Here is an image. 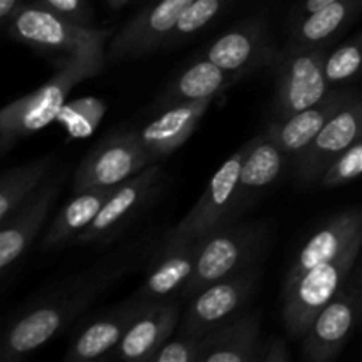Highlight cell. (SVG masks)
Masks as SVG:
<instances>
[{
    "mask_svg": "<svg viewBox=\"0 0 362 362\" xmlns=\"http://www.w3.org/2000/svg\"><path fill=\"white\" fill-rule=\"evenodd\" d=\"M148 251L151 240H133L99 258L90 267L45 290L6 329L0 345V361H20L42 349L66 331L106 290L131 274L145 260Z\"/></svg>",
    "mask_w": 362,
    "mask_h": 362,
    "instance_id": "cell-1",
    "label": "cell"
},
{
    "mask_svg": "<svg viewBox=\"0 0 362 362\" xmlns=\"http://www.w3.org/2000/svg\"><path fill=\"white\" fill-rule=\"evenodd\" d=\"M106 60L88 57H59L52 76L35 90L14 99L0 112V151L6 154L18 140L57 120L74 87L103 71Z\"/></svg>",
    "mask_w": 362,
    "mask_h": 362,
    "instance_id": "cell-2",
    "label": "cell"
},
{
    "mask_svg": "<svg viewBox=\"0 0 362 362\" xmlns=\"http://www.w3.org/2000/svg\"><path fill=\"white\" fill-rule=\"evenodd\" d=\"M269 243L267 221H232L202 237L197 265L180 297L193 299L198 292L228 276L258 267Z\"/></svg>",
    "mask_w": 362,
    "mask_h": 362,
    "instance_id": "cell-3",
    "label": "cell"
},
{
    "mask_svg": "<svg viewBox=\"0 0 362 362\" xmlns=\"http://www.w3.org/2000/svg\"><path fill=\"white\" fill-rule=\"evenodd\" d=\"M11 39L42 53L106 60L105 45L112 32L74 23L34 2H25L6 25Z\"/></svg>",
    "mask_w": 362,
    "mask_h": 362,
    "instance_id": "cell-4",
    "label": "cell"
},
{
    "mask_svg": "<svg viewBox=\"0 0 362 362\" xmlns=\"http://www.w3.org/2000/svg\"><path fill=\"white\" fill-rule=\"evenodd\" d=\"M361 250L362 235L338 258L310 269L288 286H283L281 318L290 338L303 339L317 315L341 292L356 267Z\"/></svg>",
    "mask_w": 362,
    "mask_h": 362,
    "instance_id": "cell-5",
    "label": "cell"
},
{
    "mask_svg": "<svg viewBox=\"0 0 362 362\" xmlns=\"http://www.w3.org/2000/svg\"><path fill=\"white\" fill-rule=\"evenodd\" d=\"M325 55L322 46L288 42L279 49L272 64L276 71L274 112L278 119L293 115L320 103L332 87L325 74Z\"/></svg>",
    "mask_w": 362,
    "mask_h": 362,
    "instance_id": "cell-6",
    "label": "cell"
},
{
    "mask_svg": "<svg viewBox=\"0 0 362 362\" xmlns=\"http://www.w3.org/2000/svg\"><path fill=\"white\" fill-rule=\"evenodd\" d=\"M260 281L262 271L255 267L205 286L182 313L175 334L204 339L246 306L257 293Z\"/></svg>",
    "mask_w": 362,
    "mask_h": 362,
    "instance_id": "cell-7",
    "label": "cell"
},
{
    "mask_svg": "<svg viewBox=\"0 0 362 362\" xmlns=\"http://www.w3.org/2000/svg\"><path fill=\"white\" fill-rule=\"evenodd\" d=\"M154 158L141 144L138 131L108 134L83 158L73 175V193L101 186H117L152 165Z\"/></svg>",
    "mask_w": 362,
    "mask_h": 362,
    "instance_id": "cell-8",
    "label": "cell"
},
{
    "mask_svg": "<svg viewBox=\"0 0 362 362\" xmlns=\"http://www.w3.org/2000/svg\"><path fill=\"white\" fill-rule=\"evenodd\" d=\"M251 140L239 151L233 152L218 172L211 177L207 187L198 198L189 212L170 230L166 235L173 237H205L218 226L233 221L237 187H239L240 168L250 151Z\"/></svg>",
    "mask_w": 362,
    "mask_h": 362,
    "instance_id": "cell-9",
    "label": "cell"
},
{
    "mask_svg": "<svg viewBox=\"0 0 362 362\" xmlns=\"http://www.w3.org/2000/svg\"><path fill=\"white\" fill-rule=\"evenodd\" d=\"M191 2L193 0H158L141 9L113 35L106 49L108 59H140L165 48Z\"/></svg>",
    "mask_w": 362,
    "mask_h": 362,
    "instance_id": "cell-10",
    "label": "cell"
},
{
    "mask_svg": "<svg viewBox=\"0 0 362 362\" xmlns=\"http://www.w3.org/2000/svg\"><path fill=\"white\" fill-rule=\"evenodd\" d=\"M159 180H161V166L152 163L140 173L117 184L115 191L110 194L94 221L73 243L101 244L112 240L115 233L126 228L127 221L140 214L141 209L147 207L158 191Z\"/></svg>",
    "mask_w": 362,
    "mask_h": 362,
    "instance_id": "cell-11",
    "label": "cell"
},
{
    "mask_svg": "<svg viewBox=\"0 0 362 362\" xmlns=\"http://www.w3.org/2000/svg\"><path fill=\"white\" fill-rule=\"evenodd\" d=\"M66 172L46 177L35 193L16 209L7 219L0 221V272L7 274L11 267L27 253L41 233L49 209L55 204Z\"/></svg>",
    "mask_w": 362,
    "mask_h": 362,
    "instance_id": "cell-12",
    "label": "cell"
},
{
    "mask_svg": "<svg viewBox=\"0 0 362 362\" xmlns=\"http://www.w3.org/2000/svg\"><path fill=\"white\" fill-rule=\"evenodd\" d=\"M359 140H362V98L356 95L329 120L313 144L293 159L296 179L304 184L318 182L327 166Z\"/></svg>",
    "mask_w": 362,
    "mask_h": 362,
    "instance_id": "cell-13",
    "label": "cell"
},
{
    "mask_svg": "<svg viewBox=\"0 0 362 362\" xmlns=\"http://www.w3.org/2000/svg\"><path fill=\"white\" fill-rule=\"evenodd\" d=\"M274 37L264 21H250L219 35L202 55L230 73L247 76L278 59Z\"/></svg>",
    "mask_w": 362,
    "mask_h": 362,
    "instance_id": "cell-14",
    "label": "cell"
},
{
    "mask_svg": "<svg viewBox=\"0 0 362 362\" xmlns=\"http://www.w3.org/2000/svg\"><path fill=\"white\" fill-rule=\"evenodd\" d=\"M148 300L140 299L133 293L117 306L110 308L99 315L95 320L88 322L71 339L64 356V362H90L110 359L113 350L119 346L126 332L148 306Z\"/></svg>",
    "mask_w": 362,
    "mask_h": 362,
    "instance_id": "cell-15",
    "label": "cell"
},
{
    "mask_svg": "<svg viewBox=\"0 0 362 362\" xmlns=\"http://www.w3.org/2000/svg\"><path fill=\"white\" fill-rule=\"evenodd\" d=\"M202 237L166 235L163 246L156 251L144 285L134 292L140 299L154 300L180 297L197 265Z\"/></svg>",
    "mask_w": 362,
    "mask_h": 362,
    "instance_id": "cell-16",
    "label": "cell"
},
{
    "mask_svg": "<svg viewBox=\"0 0 362 362\" xmlns=\"http://www.w3.org/2000/svg\"><path fill=\"white\" fill-rule=\"evenodd\" d=\"M359 320V306L354 286L341 292L317 315L303 336V357L310 362H327L341 354Z\"/></svg>",
    "mask_w": 362,
    "mask_h": 362,
    "instance_id": "cell-17",
    "label": "cell"
},
{
    "mask_svg": "<svg viewBox=\"0 0 362 362\" xmlns=\"http://www.w3.org/2000/svg\"><path fill=\"white\" fill-rule=\"evenodd\" d=\"M182 318L179 297L154 300L133 322L110 359L148 362L151 357L177 332Z\"/></svg>",
    "mask_w": 362,
    "mask_h": 362,
    "instance_id": "cell-18",
    "label": "cell"
},
{
    "mask_svg": "<svg viewBox=\"0 0 362 362\" xmlns=\"http://www.w3.org/2000/svg\"><path fill=\"white\" fill-rule=\"evenodd\" d=\"M359 235H362V207L346 209L332 216L300 247L286 272L283 286H288L310 269L338 258Z\"/></svg>",
    "mask_w": 362,
    "mask_h": 362,
    "instance_id": "cell-19",
    "label": "cell"
},
{
    "mask_svg": "<svg viewBox=\"0 0 362 362\" xmlns=\"http://www.w3.org/2000/svg\"><path fill=\"white\" fill-rule=\"evenodd\" d=\"M357 94L346 90H331L320 103L310 106L306 110L293 113V115L278 119L271 122L265 129V136L274 140L283 151L292 159L299 158L315 138L320 134V131L327 126L329 120L349 105Z\"/></svg>",
    "mask_w": 362,
    "mask_h": 362,
    "instance_id": "cell-20",
    "label": "cell"
},
{
    "mask_svg": "<svg viewBox=\"0 0 362 362\" xmlns=\"http://www.w3.org/2000/svg\"><path fill=\"white\" fill-rule=\"evenodd\" d=\"M290 159L292 158L283 151V147L265 134L251 138L250 151L240 168L233 221L240 219L255 200L281 177Z\"/></svg>",
    "mask_w": 362,
    "mask_h": 362,
    "instance_id": "cell-21",
    "label": "cell"
},
{
    "mask_svg": "<svg viewBox=\"0 0 362 362\" xmlns=\"http://www.w3.org/2000/svg\"><path fill=\"white\" fill-rule=\"evenodd\" d=\"M262 338L260 311H239L202 339L200 362H258Z\"/></svg>",
    "mask_w": 362,
    "mask_h": 362,
    "instance_id": "cell-22",
    "label": "cell"
},
{
    "mask_svg": "<svg viewBox=\"0 0 362 362\" xmlns=\"http://www.w3.org/2000/svg\"><path fill=\"white\" fill-rule=\"evenodd\" d=\"M214 98L198 99V101L180 103L170 108L161 110L156 119H152L147 126L138 131L141 144L145 145L154 161L170 156L180 145L186 144L200 126L205 112L212 106Z\"/></svg>",
    "mask_w": 362,
    "mask_h": 362,
    "instance_id": "cell-23",
    "label": "cell"
},
{
    "mask_svg": "<svg viewBox=\"0 0 362 362\" xmlns=\"http://www.w3.org/2000/svg\"><path fill=\"white\" fill-rule=\"evenodd\" d=\"M243 78V74L230 73L202 55L166 85L165 90L156 99V108L165 110L180 103L216 99Z\"/></svg>",
    "mask_w": 362,
    "mask_h": 362,
    "instance_id": "cell-24",
    "label": "cell"
},
{
    "mask_svg": "<svg viewBox=\"0 0 362 362\" xmlns=\"http://www.w3.org/2000/svg\"><path fill=\"white\" fill-rule=\"evenodd\" d=\"M117 186H101L74 193V197L60 209L49 223L41 243V250L53 251L67 243H73L92 221Z\"/></svg>",
    "mask_w": 362,
    "mask_h": 362,
    "instance_id": "cell-25",
    "label": "cell"
},
{
    "mask_svg": "<svg viewBox=\"0 0 362 362\" xmlns=\"http://www.w3.org/2000/svg\"><path fill=\"white\" fill-rule=\"evenodd\" d=\"M362 11V0H338L327 4L306 16L293 21L290 42L306 46H322L334 37L341 28L354 21Z\"/></svg>",
    "mask_w": 362,
    "mask_h": 362,
    "instance_id": "cell-26",
    "label": "cell"
},
{
    "mask_svg": "<svg viewBox=\"0 0 362 362\" xmlns=\"http://www.w3.org/2000/svg\"><path fill=\"white\" fill-rule=\"evenodd\" d=\"M53 156H42L25 165L13 166L0 177V221L23 205L48 177Z\"/></svg>",
    "mask_w": 362,
    "mask_h": 362,
    "instance_id": "cell-27",
    "label": "cell"
},
{
    "mask_svg": "<svg viewBox=\"0 0 362 362\" xmlns=\"http://www.w3.org/2000/svg\"><path fill=\"white\" fill-rule=\"evenodd\" d=\"M106 112V103L98 98H81L66 103L57 120L71 138H87L95 131Z\"/></svg>",
    "mask_w": 362,
    "mask_h": 362,
    "instance_id": "cell-28",
    "label": "cell"
},
{
    "mask_svg": "<svg viewBox=\"0 0 362 362\" xmlns=\"http://www.w3.org/2000/svg\"><path fill=\"white\" fill-rule=\"evenodd\" d=\"M325 74L331 87L356 80L362 74V32L349 39L325 59Z\"/></svg>",
    "mask_w": 362,
    "mask_h": 362,
    "instance_id": "cell-29",
    "label": "cell"
},
{
    "mask_svg": "<svg viewBox=\"0 0 362 362\" xmlns=\"http://www.w3.org/2000/svg\"><path fill=\"white\" fill-rule=\"evenodd\" d=\"M228 0H193L180 16L179 23L173 28L168 42L165 48H173L179 46L180 42L186 41L187 37L200 32L202 28L207 27L212 20L218 18V14L225 9Z\"/></svg>",
    "mask_w": 362,
    "mask_h": 362,
    "instance_id": "cell-30",
    "label": "cell"
},
{
    "mask_svg": "<svg viewBox=\"0 0 362 362\" xmlns=\"http://www.w3.org/2000/svg\"><path fill=\"white\" fill-rule=\"evenodd\" d=\"M362 177V140L343 151L320 177L322 187H338Z\"/></svg>",
    "mask_w": 362,
    "mask_h": 362,
    "instance_id": "cell-31",
    "label": "cell"
},
{
    "mask_svg": "<svg viewBox=\"0 0 362 362\" xmlns=\"http://www.w3.org/2000/svg\"><path fill=\"white\" fill-rule=\"evenodd\" d=\"M204 341L200 338L173 334L148 362H200Z\"/></svg>",
    "mask_w": 362,
    "mask_h": 362,
    "instance_id": "cell-32",
    "label": "cell"
},
{
    "mask_svg": "<svg viewBox=\"0 0 362 362\" xmlns=\"http://www.w3.org/2000/svg\"><path fill=\"white\" fill-rule=\"evenodd\" d=\"M28 2L42 6L45 9L53 11V13L60 14V16L74 21V23L92 27L94 13H92V7L87 0H28Z\"/></svg>",
    "mask_w": 362,
    "mask_h": 362,
    "instance_id": "cell-33",
    "label": "cell"
},
{
    "mask_svg": "<svg viewBox=\"0 0 362 362\" xmlns=\"http://www.w3.org/2000/svg\"><path fill=\"white\" fill-rule=\"evenodd\" d=\"M292 354L285 339L279 336H264L258 354V362H290Z\"/></svg>",
    "mask_w": 362,
    "mask_h": 362,
    "instance_id": "cell-34",
    "label": "cell"
},
{
    "mask_svg": "<svg viewBox=\"0 0 362 362\" xmlns=\"http://www.w3.org/2000/svg\"><path fill=\"white\" fill-rule=\"evenodd\" d=\"M23 4V0H0V20H2V23H9Z\"/></svg>",
    "mask_w": 362,
    "mask_h": 362,
    "instance_id": "cell-35",
    "label": "cell"
},
{
    "mask_svg": "<svg viewBox=\"0 0 362 362\" xmlns=\"http://www.w3.org/2000/svg\"><path fill=\"white\" fill-rule=\"evenodd\" d=\"M338 2V0H303V4L299 6V9L296 11V20L306 16V14L313 13V11L320 9V7L327 6V4Z\"/></svg>",
    "mask_w": 362,
    "mask_h": 362,
    "instance_id": "cell-36",
    "label": "cell"
},
{
    "mask_svg": "<svg viewBox=\"0 0 362 362\" xmlns=\"http://www.w3.org/2000/svg\"><path fill=\"white\" fill-rule=\"evenodd\" d=\"M354 290H356L357 306H359V320H362V274H361L359 281H357V285L354 286Z\"/></svg>",
    "mask_w": 362,
    "mask_h": 362,
    "instance_id": "cell-37",
    "label": "cell"
},
{
    "mask_svg": "<svg viewBox=\"0 0 362 362\" xmlns=\"http://www.w3.org/2000/svg\"><path fill=\"white\" fill-rule=\"evenodd\" d=\"M106 2H108V6L112 7V9H120V7L127 6L131 0H106Z\"/></svg>",
    "mask_w": 362,
    "mask_h": 362,
    "instance_id": "cell-38",
    "label": "cell"
}]
</instances>
